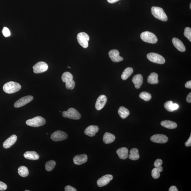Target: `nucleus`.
I'll list each match as a JSON object with an SVG mask.
<instances>
[{
    "label": "nucleus",
    "instance_id": "obj_37",
    "mask_svg": "<svg viewBox=\"0 0 191 191\" xmlns=\"http://www.w3.org/2000/svg\"><path fill=\"white\" fill-rule=\"evenodd\" d=\"M7 188V186L3 182L0 181V191H4Z\"/></svg>",
    "mask_w": 191,
    "mask_h": 191
},
{
    "label": "nucleus",
    "instance_id": "obj_20",
    "mask_svg": "<svg viewBox=\"0 0 191 191\" xmlns=\"http://www.w3.org/2000/svg\"><path fill=\"white\" fill-rule=\"evenodd\" d=\"M132 81L134 84L136 89H140L142 85L143 82V78L142 75L138 74L133 77Z\"/></svg>",
    "mask_w": 191,
    "mask_h": 191
},
{
    "label": "nucleus",
    "instance_id": "obj_16",
    "mask_svg": "<svg viewBox=\"0 0 191 191\" xmlns=\"http://www.w3.org/2000/svg\"><path fill=\"white\" fill-rule=\"evenodd\" d=\"M74 164L81 165L84 164L88 161V156L85 154L76 155L73 158Z\"/></svg>",
    "mask_w": 191,
    "mask_h": 191
},
{
    "label": "nucleus",
    "instance_id": "obj_10",
    "mask_svg": "<svg viewBox=\"0 0 191 191\" xmlns=\"http://www.w3.org/2000/svg\"><path fill=\"white\" fill-rule=\"evenodd\" d=\"M33 100V97L29 95L19 99L15 103L14 106L15 108H18L25 105L27 103L31 102Z\"/></svg>",
    "mask_w": 191,
    "mask_h": 191
},
{
    "label": "nucleus",
    "instance_id": "obj_29",
    "mask_svg": "<svg viewBox=\"0 0 191 191\" xmlns=\"http://www.w3.org/2000/svg\"><path fill=\"white\" fill-rule=\"evenodd\" d=\"M133 70L132 68L128 67L125 69L121 74V78L123 80L127 79L133 73Z\"/></svg>",
    "mask_w": 191,
    "mask_h": 191
},
{
    "label": "nucleus",
    "instance_id": "obj_6",
    "mask_svg": "<svg viewBox=\"0 0 191 191\" xmlns=\"http://www.w3.org/2000/svg\"><path fill=\"white\" fill-rule=\"evenodd\" d=\"M63 117L73 120H79L81 118V115L78 111L73 108H69L66 111L62 113Z\"/></svg>",
    "mask_w": 191,
    "mask_h": 191
},
{
    "label": "nucleus",
    "instance_id": "obj_33",
    "mask_svg": "<svg viewBox=\"0 0 191 191\" xmlns=\"http://www.w3.org/2000/svg\"><path fill=\"white\" fill-rule=\"evenodd\" d=\"M140 97L146 101H150L152 98L151 94L146 92H142L140 94Z\"/></svg>",
    "mask_w": 191,
    "mask_h": 191
},
{
    "label": "nucleus",
    "instance_id": "obj_28",
    "mask_svg": "<svg viewBox=\"0 0 191 191\" xmlns=\"http://www.w3.org/2000/svg\"><path fill=\"white\" fill-rule=\"evenodd\" d=\"M118 112L121 118L123 119L127 118L130 115L129 111L128 109L123 106H120Z\"/></svg>",
    "mask_w": 191,
    "mask_h": 191
},
{
    "label": "nucleus",
    "instance_id": "obj_14",
    "mask_svg": "<svg viewBox=\"0 0 191 191\" xmlns=\"http://www.w3.org/2000/svg\"><path fill=\"white\" fill-rule=\"evenodd\" d=\"M107 98L104 95H101L97 100L95 103V108L96 110L100 111L105 106L107 102Z\"/></svg>",
    "mask_w": 191,
    "mask_h": 191
},
{
    "label": "nucleus",
    "instance_id": "obj_5",
    "mask_svg": "<svg viewBox=\"0 0 191 191\" xmlns=\"http://www.w3.org/2000/svg\"><path fill=\"white\" fill-rule=\"evenodd\" d=\"M141 38L142 40L147 43L155 44L157 43L158 40L157 37L152 32L145 31L142 32L141 34Z\"/></svg>",
    "mask_w": 191,
    "mask_h": 191
},
{
    "label": "nucleus",
    "instance_id": "obj_1",
    "mask_svg": "<svg viewBox=\"0 0 191 191\" xmlns=\"http://www.w3.org/2000/svg\"><path fill=\"white\" fill-rule=\"evenodd\" d=\"M73 76L69 72H65L61 77L62 80L66 83V86L68 90H73L75 86L76 83L73 80Z\"/></svg>",
    "mask_w": 191,
    "mask_h": 191
},
{
    "label": "nucleus",
    "instance_id": "obj_27",
    "mask_svg": "<svg viewBox=\"0 0 191 191\" xmlns=\"http://www.w3.org/2000/svg\"><path fill=\"white\" fill-rule=\"evenodd\" d=\"M130 154L128 155L130 159L132 160H137L140 158L138 150L137 148H133L130 151Z\"/></svg>",
    "mask_w": 191,
    "mask_h": 191
},
{
    "label": "nucleus",
    "instance_id": "obj_35",
    "mask_svg": "<svg viewBox=\"0 0 191 191\" xmlns=\"http://www.w3.org/2000/svg\"><path fill=\"white\" fill-rule=\"evenodd\" d=\"M2 33L5 37H8L11 36V32L9 29L6 27H4L2 31Z\"/></svg>",
    "mask_w": 191,
    "mask_h": 191
},
{
    "label": "nucleus",
    "instance_id": "obj_24",
    "mask_svg": "<svg viewBox=\"0 0 191 191\" xmlns=\"http://www.w3.org/2000/svg\"><path fill=\"white\" fill-rule=\"evenodd\" d=\"M115 139V136L110 133L106 132L103 136V142L106 144H108L113 142Z\"/></svg>",
    "mask_w": 191,
    "mask_h": 191
},
{
    "label": "nucleus",
    "instance_id": "obj_7",
    "mask_svg": "<svg viewBox=\"0 0 191 191\" xmlns=\"http://www.w3.org/2000/svg\"><path fill=\"white\" fill-rule=\"evenodd\" d=\"M147 58L152 63L158 64H163L165 63V59L160 54L157 53H152L147 54Z\"/></svg>",
    "mask_w": 191,
    "mask_h": 191
},
{
    "label": "nucleus",
    "instance_id": "obj_22",
    "mask_svg": "<svg viewBox=\"0 0 191 191\" xmlns=\"http://www.w3.org/2000/svg\"><path fill=\"white\" fill-rule=\"evenodd\" d=\"M164 108L166 110L170 112H172L173 111L177 110L179 108V105L176 103H173L171 101H167L164 105Z\"/></svg>",
    "mask_w": 191,
    "mask_h": 191
},
{
    "label": "nucleus",
    "instance_id": "obj_42",
    "mask_svg": "<svg viewBox=\"0 0 191 191\" xmlns=\"http://www.w3.org/2000/svg\"><path fill=\"white\" fill-rule=\"evenodd\" d=\"M187 102L188 103H191V93H190L188 94L186 99Z\"/></svg>",
    "mask_w": 191,
    "mask_h": 191
},
{
    "label": "nucleus",
    "instance_id": "obj_19",
    "mask_svg": "<svg viewBox=\"0 0 191 191\" xmlns=\"http://www.w3.org/2000/svg\"><path fill=\"white\" fill-rule=\"evenodd\" d=\"M172 42L173 45L178 50L181 52H184L185 51L186 48L184 44L180 39L176 38H174L172 39Z\"/></svg>",
    "mask_w": 191,
    "mask_h": 191
},
{
    "label": "nucleus",
    "instance_id": "obj_11",
    "mask_svg": "<svg viewBox=\"0 0 191 191\" xmlns=\"http://www.w3.org/2000/svg\"><path fill=\"white\" fill-rule=\"evenodd\" d=\"M33 68L35 73H41L48 70V64L44 62H39L35 64Z\"/></svg>",
    "mask_w": 191,
    "mask_h": 191
},
{
    "label": "nucleus",
    "instance_id": "obj_26",
    "mask_svg": "<svg viewBox=\"0 0 191 191\" xmlns=\"http://www.w3.org/2000/svg\"><path fill=\"white\" fill-rule=\"evenodd\" d=\"M158 74L155 72L151 73L148 77V82L152 84H157L158 83Z\"/></svg>",
    "mask_w": 191,
    "mask_h": 191
},
{
    "label": "nucleus",
    "instance_id": "obj_4",
    "mask_svg": "<svg viewBox=\"0 0 191 191\" xmlns=\"http://www.w3.org/2000/svg\"><path fill=\"white\" fill-rule=\"evenodd\" d=\"M46 123L45 119L41 116H36L34 118L29 119L26 121L27 125L35 128L43 126Z\"/></svg>",
    "mask_w": 191,
    "mask_h": 191
},
{
    "label": "nucleus",
    "instance_id": "obj_45",
    "mask_svg": "<svg viewBox=\"0 0 191 191\" xmlns=\"http://www.w3.org/2000/svg\"><path fill=\"white\" fill-rule=\"evenodd\" d=\"M25 191H30V190H25Z\"/></svg>",
    "mask_w": 191,
    "mask_h": 191
},
{
    "label": "nucleus",
    "instance_id": "obj_30",
    "mask_svg": "<svg viewBox=\"0 0 191 191\" xmlns=\"http://www.w3.org/2000/svg\"><path fill=\"white\" fill-rule=\"evenodd\" d=\"M18 172L20 176L22 177H25L29 175V171L27 168L24 166H21L19 167Z\"/></svg>",
    "mask_w": 191,
    "mask_h": 191
},
{
    "label": "nucleus",
    "instance_id": "obj_34",
    "mask_svg": "<svg viewBox=\"0 0 191 191\" xmlns=\"http://www.w3.org/2000/svg\"><path fill=\"white\" fill-rule=\"evenodd\" d=\"M184 36L191 42V28L189 27H187L185 28Z\"/></svg>",
    "mask_w": 191,
    "mask_h": 191
},
{
    "label": "nucleus",
    "instance_id": "obj_41",
    "mask_svg": "<svg viewBox=\"0 0 191 191\" xmlns=\"http://www.w3.org/2000/svg\"><path fill=\"white\" fill-rule=\"evenodd\" d=\"M169 191H178V190L177 189L176 187L175 186H172L169 189Z\"/></svg>",
    "mask_w": 191,
    "mask_h": 191
},
{
    "label": "nucleus",
    "instance_id": "obj_44",
    "mask_svg": "<svg viewBox=\"0 0 191 191\" xmlns=\"http://www.w3.org/2000/svg\"><path fill=\"white\" fill-rule=\"evenodd\" d=\"M190 9H191V3L190 4Z\"/></svg>",
    "mask_w": 191,
    "mask_h": 191
},
{
    "label": "nucleus",
    "instance_id": "obj_3",
    "mask_svg": "<svg viewBox=\"0 0 191 191\" xmlns=\"http://www.w3.org/2000/svg\"><path fill=\"white\" fill-rule=\"evenodd\" d=\"M153 16L158 20L163 21H167L168 17L163 10L159 7H153L151 9Z\"/></svg>",
    "mask_w": 191,
    "mask_h": 191
},
{
    "label": "nucleus",
    "instance_id": "obj_31",
    "mask_svg": "<svg viewBox=\"0 0 191 191\" xmlns=\"http://www.w3.org/2000/svg\"><path fill=\"white\" fill-rule=\"evenodd\" d=\"M163 168L162 167H155L152 170V176L154 179H158L160 176V172L163 171Z\"/></svg>",
    "mask_w": 191,
    "mask_h": 191
},
{
    "label": "nucleus",
    "instance_id": "obj_12",
    "mask_svg": "<svg viewBox=\"0 0 191 191\" xmlns=\"http://www.w3.org/2000/svg\"><path fill=\"white\" fill-rule=\"evenodd\" d=\"M113 179L112 175H106L103 176L98 180L97 183L99 187H101L109 184Z\"/></svg>",
    "mask_w": 191,
    "mask_h": 191
},
{
    "label": "nucleus",
    "instance_id": "obj_8",
    "mask_svg": "<svg viewBox=\"0 0 191 191\" xmlns=\"http://www.w3.org/2000/svg\"><path fill=\"white\" fill-rule=\"evenodd\" d=\"M77 39L79 43L82 47L84 48H88L90 38L87 34L85 32H80L77 36Z\"/></svg>",
    "mask_w": 191,
    "mask_h": 191
},
{
    "label": "nucleus",
    "instance_id": "obj_17",
    "mask_svg": "<svg viewBox=\"0 0 191 191\" xmlns=\"http://www.w3.org/2000/svg\"><path fill=\"white\" fill-rule=\"evenodd\" d=\"M99 128L97 126L90 125L84 131V133L90 137H93L98 132Z\"/></svg>",
    "mask_w": 191,
    "mask_h": 191
},
{
    "label": "nucleus",
    "instance_id": "obj_38",
    "mask_svg": "<svg viewBox=\"0 0 191 191\" xmlns=\"http://www.w3.org/2000/svg\"><path fill=\"white\" fill-rule=\"evenodd\" d=\"M65 191H76L77 190L75 188L71 186V185H67L64 188Z\"/></svg>",
    "mask_w": 191,
    "mask_h": 191
},
{
    "label": "nucleus",
    "instance_id": "obj_13",
    "mask_svg": "<svg viewBox=\"0 0 191 191\" xmlns=\"http://www.w3.org/2000/svg\"><path fill=\"white\" fill-rule=\"evenodd\" d=\"M109 56L111 61L118 63L123 60L124 59L120 56L119 52L117 50H112L109 52Z\"/></svg>",
    "mask_w": 191,
    "mask_h": 191
},
{
    "label": "nucleus",
    "instance_id": "obj_25",
    "mask_svg": "<svg viewBox=\"0 0 191 191\" xmlns=\"http://www.w3.org/2000/svg\"><path fill=\"white\" fill-rule=\"evenodd\" d=\"M161 125L163 127L172 129L176 128L177 127V125L176 123L173 121L170 120H165L162 121Z\"/></svg>",
    "mask_w": 191,
    "mask_h": 191
},
{
    "label": "nucleus",
    "instance_id": "obj_15",
    "mask_svg": "<svg viewBox=\"0 0 191 191\" xmlns=\"http://www.w3.org/2000/svg\"><path fill=\"white\" fill-rule=\"evenodd\" d=\"M150 140L153 142L158 143H165L168 141V138L165 135L157 134L153 135L150 138Z\"/></svg>",
    "mask_w": 191,
    "mask_h": 191
},
{
    "label": "nucleus",
    "instance_id": "obj_39",
    "mask_svg": "<svg viewBox=\"0 0 191 191\" xmlns=\"http://www.w3.org/2000/svg\"><path fill=\"white\" fill-rule=\"evenodd\" d=\"M185 145L186 147H190L191 146V135L188 140L185 143Z\"/></svg>",
    "mask_w": 191,
    "mask_h": 191
},
{
    "label": "nucleus",
    "instance_id": "obj_40",
    "mask_svg": "<svg viewBox=\"0 0 191 191\" xmlns=\"http://www.w3.org/2000/svg\"><path fill=\"white\" fill-rule=\"evenodd\" d=\"M185 87L186 88L188 89H191V81L190 80L187 82L185 84Z\"/></svg>",
    "mask_w": 191,
    "mask_h": 191
},
{
    "label": "nucleus",
    "instance_id": "obj_43",
    "mask_svg": "<svg viewBox=\"0 0 191 191\" xmlns=\"http://www.w3.org/2000/svg\"><path fill=\"white\" fill-rule=\"evenodd\" d=\"M119 1V0H107L109 3H115V2H117Z\"/></svg>",
    "mask_w": 191,
    "mask_h": 191
},
{
    "label": "nucleus",
    "instance_id": "obj_9",
    "mask_svg": "<svg viewBox=\"0 0 191 191\" xmlns=\"http://www.w3.org/2000/svg\"><path fill=\"white\" fill-rule=\"evenodd\" d=\"M68 137L67 133L60 130L56 131L51 136V139L55 142L65 140Z\"/></svg>",
    "mask_w": 191,
    "mask_h": 191
},
{
    "label": "nucleus",
    "instance_id": "obj_18",
    "mask_svg": "<svg viewBox=\"0 0 191 191\" xmlns=\"http://www.w3.org/2000/svg\"><path fill=\"white\" fill-rule=\"evenodd\" d=\"M17 137L16 135H13L5 141L3 143V147L4 148L8 149L11 147L16 143Z\"/></svg>",
    "mask_w": 191,
    "mask_h": 191
},
{
    "label": "nucleus",
    "instance_id": "obj_21",
    "mask_svg": "<svg viewBox=\"0 0 191 191\" xmlns=\"http://www.w3.org/2000/svg\"><path fill=\"white\" fill-rule=\"evenodd\" d=\"M24 157L26 159L32 160H36L39 158L38 154L35 151H27L24 153Z\"/></svg>",
    "mask_w": 191,
    "mask_h": 191
},
{
    "label": "nucleus",
    "instance_id": "obj_2",
    "mask_svg": "<svg viewBox=\"0 0 191 191\" xmlns=\"http://www.w3.org/2000/svg\"><path fill=\"white\" fill-rule=\"evenodd\" d=\"M21 86L18 83L14 81H9L5 84L3 89L5 93L12 94L18 92L20 90Z\"/></svg>",
    "mask_w": 191,
    "mask_h": 191
},
{
    "label": "nucleus",
    "instance_id": "obj_36",
    "mask_svg": "<svg viewBox=\"0 0 191 191\" xmlns=\"http://www.w3.org/2000/svg\"><path fill=\"white\" fill-rule=\"evenodd\" d=\"M163 164V161L160 159L156 160L154 163L155 167H161Z\"/></svg>",
    "mask_w": 191,
    "mask_h": 191
},
{
    "label": "nucleus",
    "instance_id": "obj_32",
    "mask_svg": "<svg viewBox=\"0 0 191 191\" xmlns=\"http://www.w3.org/2000/svg\"><path fill=\"white\" fill-rule=\"evenodd\" d=\"M56 165V163L55 161L54 160L49 161L46 163V169L48 171H51L54 169Z\"/></svg>",
    "mask_w": 191,
    "mask_h": 191
},
{
    "label": "nucleus",
    "instance_id": "obj_23",
    "mask_svg": "<svg viewBox=\"0 0 191 191\" xmlns=\"http://www.w3.org/2000/svg\"><path fill=\"white\" fill-rule=\"evenodd\" d=\"M116 153L121 159L125 160L128 158V150L127 148L122 147L116 151Z\"/></svg>",
    "mask_w": 191,
    "mask_h": 191
}]
</instances>
